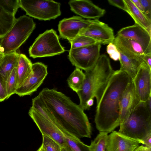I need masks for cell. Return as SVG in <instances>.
I'll use <instances>...</instances> for the list:
<instances>
[{
	"label": "cell",
	"mask_w": 151,
	"mask_h": 151,
	"mask_svg": "<svg viewBox=\"0 0 151 151\" xmlns=\"http://www.w3.org/2000/svg\"><path fill=\"white\" fill-rule=\"evenodd\" d=\"M108 1L111 5L118 7L130 14V11L124 0H108Z\"/></svg>",
	"instance_id": "32"
},
{
	"label": "cell",
	"mask_w": 151,
	"mask_h": 151,
	"mask_svg": "<svg viewBox=\"0 0 151 151\" xmlns=\"http://www.w3.org/2000/svg\"><path fill=\"white\" fill-rule=\"evenodd\" d=\"M28 114L42 135L46 136L54 139L61 147L68 146L65 139V135L54 124L31 107L29 110Z\"/></svg>",
	"instance_id": "10"
},
{
	"label": "cell",
	"mask_w": 151,
	"mask_h": 151,
	"mask_svg": "<svg viewBox=\"0 0 151 151\" xmlns=\"http://www.w3.org/2000/svg\"><path fill=\"white\" fill-rule=\"evenodd\" d=\"M106 52L110 57L114 61L119 60L120 53L116 46L113 43H110L106 47Z\"/></svg>",
	"instance_id": "31"
},
{
	"label": "cell",
	"mask_w": 151,
	"mask_h": 151,
	"mask_svg": "<svg viewBox=\"0 0 151 151\" xmlns=\"http://www.w3.org/2000/svg\"><path fill=\"white\" fill-rule=\"evenodd\" d=\"M1 39H0V41H1Z\"/></svg>",
	"instance_id": "44"
},
{
	"label": "cell",
	"mask_w": 151,
	"mask_h": 151,
	"mask_svg": "<svg viewBox=\"0 0 151 151\" xmlns=\"http://www.w3.org/2000/svg\"><path fill=\"white\" fill-rule=\"evenodd\" d=\"M0 5L5 11L14 16L20 7L19 0H0Z\"/></svg>",
	"instance_id": "29"
},
{
	"label": "cell",
	"mask_w": 151,
	"mask_h": 151,
	"mask_svg": "<svg viewBox=\"0 0 151 151\" xmlns=\"http://www.w3.org/2000/svg\"><path fill=\"white\" fill-rule=\"evenodd\" d=\"M32 64L24 54H20L16 67L17 88L22 84L31 73Z\"/></svg>",
	"instance_id": "20"
},
{
	"label": "cell",
	"mask_w": 151,
	"mask_h": 151,
	"mask_svg": "<svg viewBox=\"0 0 151 151\" xmlns=\"http://www.w3.org/2000/svg\"><path fill=\"white\" fill-rule=\"evenodd\" d=\"M140 102L132 81L124 91L120 101V125L127 120Z\"/></svg>",
	"instance_id": "15"
},
{
	"label": "cell",
	"mask_w": 151,
	"mask_h": 151,
	"mask_svg": "<svg viewBox=\"0 0 151 151\" xmlns=\"http://www.w3.org/2000/svg\"><path fill=\"white\" fill-rule=\"evenodd\" d=\"M117 35L135 40L142 47L145 54L151 53V35L138 24L123 27Z\"/></svg>",
	"instance_id": "13"
},
{
	"label": "cell",
	"mask_w": 151,
	"mask_h": 151,
	"mask_svg": "<svg viewBox=\"0 0 151 151\" xmlns=\"http://www.w3.org/2000/svg\"><path fill=\"white\" fill-rule=\"evenodd\" d=\"M117 50L120 55V70L125 72L133 80L144 61L140 58Z\"/></svg>",
	"instance_id": "18"
},
{
	"label": "cell",
	"mask_w": 151,
	"mask_h": 151,
	"mask_svg": "<svg viewBox=\"0 0 151 151\" xmlns=\"http://www.w3.org/2000/svg\"><path fill=\"white\" fill-rule=\"evenodd\" d=\"M108 134L100 132L89 146L90 151H106Z\"/></svg>",
	"instance_id": "25"
},
{
	"label": "cell",
	"mask_w": 151,
	"mask_h": 151,
	"mask_svg": "<svg viewBox=\"0 0 151 151\" xmlns=\"http://www.w3.org/2000/svg\"><path fill=\"white\" fill-rule=\"evenodd\" d=\"M70 10L81 17L88 19H98L106 11L88 0H71L68 2Z\"/></svg>",
	"instance_id": "17"
},
{
	"label": "cell",
	"mask_w": 151,
	"mask_h": 151,
	"mask_svg": "<svg viewBox=\"0 0 151 151\" xmlns=\"http://www.w3.org/2000/svg\"><path fill=\"white\" fill-rule=\"evenodd\" d=\"M65 136V140L71 151H90L89 146L81 141Z\"/></svg>",
	"instance_id": "27"
},
{
	"label": "cell",
	"mask_w": 151,
	"mask_h": 151,
	"mask_svg": "<svg viewBox=\"0 0 151 151\" xmlns=\"http://www.w3.org/2000/svg\"><path fill=\"white\" fill-rule=\"evenodd\" d=\"M143 9V13L151 20V0H139Z\"/></svg>",
	"instance_id": "33"
},
{
	"label": "cell",
	"mask_w": 151,
	"mask_h": 151,
	"mask_svg": "<svg viewBox=\"0 0 151 151\" xmlns=\"http://www.w3.org/2000/svg\"><path fill=\"white\" fill-rule=\"evenodd\" d=\"M132 81L125 72L120 69L115 70L112 76L96 105L94 122L100 132L108 133L120 126V101Z\"/></svg>",
	"instance_id": "2"
},
{
	"label": "cell",
	"mask_w": 151,
	"mask_h": 151,
	"mask_svg": "<svg viewBox=\"0 0 151 151\" xmlns=\"http://www.w3.org/2000/svg\"><path fill=\"white\" fill-rule=\"evenodd\" d=\"M85 77L82 70L76 68L67 79L69 87L77 93L80 89Z\"/></svg>",
	"instance_id": "24"
},
{
	"label": "cell",
	"mask_w": 151,
	"mask_h": 151,
	"mask_svg": "<svg viewBox=\"0 0 151 151\" xmlns=\"http://www.w3.org/2000/svg\"><path fill=\"white\" fill-rule=\"evenodd\" d=\"M151 68L144 61L132 80L141 102H145L151 96Z\"/></svg>",
	"instance_id": "14"
},
{
	"label": "cell",
	"mask_w": 151,
	"mask_h": 151,
	"mask_svg": "<svg viewBox=\"0 0 151 151\" xmlns=\"http://www.w3.org/2000/svg\"><path fill=\"white\" fill-rule=\"evenodd\" d=\"M144 102L148 110L151 112V96Z\"/></svg>",
	"instance_id": "38"
},
{
	"label": "cell",
	"mask_w": 151,
	"mask_h": 151,
	"mask_svg": "<svg viewBox=\"0 0 151 151\" xmlns=\"http://www.w3.org/2000/svg\"><path fill=\"white\" fill-rule=\"evenodd\" d=\"M4 54H3L0 51V65H1L4 57Z\"/></svg>",
	"instance_id": "42"
},
{
	"label": "cell",
	"mask_w": 151,
	"mask_h": 151,
	"mask_svg": "<svg viewBox=\"0 0 151 151\" xmlns=\"http://www.w3.org/2000/svg\"><path fill=\"white\" fill-rule=\"evenodd\" d=\"M78 35L88 37L103 45L113 43L115 38L112 28L98 19H93L91 24L81 30Z\"/></svg>",
	"instance_id": "11"
},
{
	"label": "cell",
	"mask_w": 151,
	"mask_h": 151,
	"mask_svg": "<svg viewBox=\"0 0 151 151\" xmlns=\"http://www.w3.org/2000/svg\"><path fill=\"white\" fill-rule=\"evenodd\" d=\"M119 132L131 138L141 141L151 133V112L144 102H140L129 118L120 125Z\"/></svg>",
	"instance_id": "5"
},
{
	"label": "cell",
	"mask_w": 151,
	"mask_h": 151,
	"mask_svg": "<svg viewBox=\"0 0 151 151\" xmlns=\"http://www.w3.org/2000/svg\"><path fill=\"white\" fill-rule=\"evenodd\" d=\"M42 145L45 151H60L61 147L54 139L46 136L42 135Z\"/></svg>",
	"instance_id": "30"
},
{
	"label": "cell",
	"mask_w": 151,
	"mask_h": 151,
	"mask_svg": "<svg viewBox=\"0 0 151 151\" xmlns=\"http://www.w3.org/2000/svg\"><path fill=\"white\" fill-rule=\"evenodd\" d=\"M141 143L145 145V147L151 149V133L148 134L141 141Z\"/></svg>",
	"instance_id": "35"
},
{
	"label": "cell",
	"mask_w": 151,
	"mask_h": 151,
	"mask_svg": "<svg viewBox=\"0 0 151 151\" xmlns=\"http://www.w3.org/2000/svg\"><path fill=\"white\" fill-rule=\"evenodd\" d=\"M47 65L41 62L32 64V71L22 84L17 88L15 94L20 97L30 95L37 90L48 74Z\"/></svg>",
	"instance_id": "9"
},
{
	"label": "cell",
	"mask_w": 151,
	"mask_h": 151,
	"mask_svg": "<svg viewBox=\"0 0 151 151\" xmlns=\"http://www.w3.org/2000/svg\"><path fill=\"white\" fill-rule=\"evenodd\" d=\"M32 18L26 15L16 18L13 26L1 40L0 51L4 54L17 52L35 27Z\"/></svg>",
	"instance_id": "4"
},
{
	"label": "cell",
	"mask_w": 151,
	"mask_h": 151,
	"mask_svg": "<svg viewBox=\"0 0 151 151\" xmlns=\"http://www.w3.org/2000/svg\"><path fill=\"white\" fill-rule=\"evenodd\" d=\"M94 100L93 99H91L87 101L86 103L87 110H89L93 104Z\"/></svg>",
	"instance_id": "40"
},
{
	"label": "cell",
	"mask_w": 151,
	"mask_h": 151,
	"mask_svg": "<svg viewBox=\"0 0 151 151\" xmlns=\"http://www.w3.org/2000/svg\"><path fill=\"white\" fill-rule=\"evenodd\" d=\"M31 107L54 124L65 135L78 140L91 138V125L84 110L56 88H43L32 99Z\"/></svg>",
	"instance_id": "1"
},
{
	"label": "cell",
	"mask_w": 151,
	"mask_h": 151,
	"mask_svg": "<svg viewBox=\"0 0 151 151\" xmlns=\"http://www.w3.org/2000/svg\"><path fill=\"white\" fill-rule=\"evenodd\" d=\"M100 44H96L70 49L68 58L73 65L84 70L90 69L95 65L100 56Z\"/></svg>",
	"instance_id": "8"
},
{
	"label": "cell",
	"mask_w": 151,
	"mask_h": 151,
	"mask_svg": "<svg viewBox=\"0 0 151 151\" xmlns=\"http://www.w3.org/2000/svg\"><path fill=\"white\" fill-rule=\"evenodd\" d=\"M130 11L129 14L135 22L151 35V20L138 9L131 0H124Z\"/></svg>",
	"instance_id": "21"
},
{
	"label": "cell",
	"mask_w": 151,
	"mask_h": 151,
	"mask_svg": "<svg viewBox=\"0 0 151 151\" xmlns=\"http://www.w3.org/2000/svg\"><path fill=\"white\" fill-rule=\"evenodd\" d=\"M15 19L14 16L6 12L0 5V39L11 29Z\"/></svg>",
	"instance_id": "23"
},
{
	"label": "cell",
	"mask_w": 151,
	"mask_h": 151,
	"mask_svg": "<svg viewBox=\"0 0 151 151\" xmlns=\"http://www.w3.org/2000/svg\"><path fill=\"white\" fill-rule=\"evenodd\" d=\"M60 151H71L68 145L66 147H61Z\"/></svg>",
	"instance_id": "41"
},
{
	"label": "cell",
	"mask_w": 151,
	"mask_h": 151,
	"mask_svg": "<svg viewBox=\"0 0 151 151\" xmlns=\"http://www.w3.org/2000/svg\"><path fill=\"white\" fill-rule=\"evenodd\" d=\"M6 86L8 99L15 93L17 88L16 67L13 69L6 80Z\"/></svg>",
	"instance_id": "28"
},
{
	"label": "cell",
	"mask_w": 151,
	"mask_h": 151,
	"mask_svg": "<svg viewBox=\"0 0 151 151\" xmlns=\"http://www.w3.org/2000/svg\"><path fill=\"white\" fill-rule=\"evenodd\" d=\"M7 99L6 81L0 75V102Z\"/></svg>",
	"instance_id": "34"
},
{
	"label": "cell",
	"mask_w": 151,
	"mask_h": 151,
	"mask_svg": "<svg viewBox=\"0 0 151 151\" xmlns=\"http://www.w3.org/2000/svg\"><path fill=\"white\" fill-rule=\"evenodd\" d=\"M27 15L40 20L55 19L61 14L60 4L52 0H19Z\"/></svg>",
	"instance_id": "7"
},
{
	"label": "cell",
	"mask_w": 151,
	"mask_h": 151,
	"mask_svg": "<svg viewBox=\"0 0 151 151\" xmlns=\"http://www.w3.org/2000/svg\"><path fill=\"white\" fill-rule=\"evenodd\" d=\"M134 151H151V149L142 145L139 146Z\"/></svg>",
	"instance_id": "39"
},
{
	"label": "cell",
	"mask_w": 151,
	"mask_h": 151,
	"mask_svg": "<svg viewBox=\"0 0 151 151\" xmlns=\"http://www.w3.org/2000/svg\"><path fill=\"white\" fill-rule=\"evenodd\" d=\"M19 54L17 52L4 55L0 65V75L6 81L13 69L17 67Z\"/></svg>",
	"instance_id": "22"
},
{
	"label": "cell",
	"mask_w": 151,
	"mask_h": 151,
	"mask_svg": "<svg viewBox=\"0 0 151 151\" xmlns=\"http://www.w3.org/2000/svg\"><path fill=\"white\" fill-rule=\"evenodd\" d=\"M136 7L143 13V9L142 6L139 0H131Z\"/></svg>",
	"instance_id": "37"
},
{
	"label": "cell",
	"mask_w": 151,
	"mask_h": 151,
	"mask_svg": "<svg viewBox=\"0 0 151 151\" xmlns=\"http://www.w3.org/2000/svg\"><path fill=\"white\" fill-rule=\"evenodd\" d=\"M65 51L56 32L51 29L38 36L29 48V53L30 57L35 58L59 55Z\"/></svg>",
	"instance_id": "6"
},
{
	"label": "cell",
	"mask_w": 151,
	"mask_h": 151,
	"mask_svg": "<svg viewBox=\"0 0 151 151\" xmlns=\"http://www.w3.org/2000/svg\"><path fill=\"white\" fill-rule=\"evenodd\" d=\"M113 43L118 49L142 59L145 54L140 45L133 40L117 35Z\"/></svg>",
	"instance_id": "19"
},
{
	"label": "cell",
	"mask_w": 151,
	"mask_h": 151,
	"mask_svg": "<svg viewBox=\"0 0 151 151\" xmlns=\"http://www.w3.org/2000/svg\"><path fill=\"white\" fill-rule=\"evenodd\" d=\"M92 20L85 19L78 16L64 18L59 22L58 25L59 36L69 42L78 35L81 29L91 24Z\"/></svg>",
	"instance_id": "12"
},
{
	"label": "cell",
	"mask_w": 151,
	"mask_h": 151,
	"mask_svg": "<svg viewBox=\"0 0 151 151\" xmlns=\"http://www.w3.org/2000/svg\"><path fill=\"white\" fill-rule=\"evenodd\" d=\"M140 143L139 140L113 131L108 136L106 151H134Z\"/></svg>",
	"instance_id": "16"
},
{
	"label": "cell",
	"mask_w": 151,
	"mask_h": 151,
	"mask_svg": "<svg viewBox=\"0 0 151 151\" xmlns=\"http://www.w3.org/2000/svg\"><path fill=\"white\" fill-rule=\"evenodd\" d=\"M115 71L108 56L102 54L92 68L85 71L83 84L77 93L80 101L79 105L84 111L87 110L86 103L90 99L95 98L96 105L98 104Z\"/></svg>",
	"instance_id": "3"
},
{
	"label": "cell",
	"mask_w": 151,
	"mask_h": 151,
	"mask_svg": "<svg viewBox=\"0 0 151 151\" xmlns=\"http://www.w3.org/2000/svg\"><path fill=\"white\" fill-rule=\"evenodd\" d=\"M142 59L151 68V53L144 54L142 56Z\"/></svg>",
	"instance_id": "36"
},
{
	"label": "cell",
	"mask_w": 151,
	"mask_h": 151,
	"mask_svg": "<svg viewBox=\"0 0 151 151\" xmlns=\"http://www.w3.org/2000/svg\"><path fill=\"white\" fill-rule=\"evenodd\" d=\"M69 42L71 44L70 49L100 44L98 42L90 37L81 35H78Z\"/></svg>",
	"instance_id": "26"
},
{
	"label": "cell",
	"mask_w": 151,
	"mask_h": 151,
	"mask_svg": "<svg viewBox=\"0 0 151 151\" xmlns=\"http://www.w3.org/2000/svg\"><path fill=\"white\" fill-rule=\"evenodd\" d=\"M37 151H45L41 145Z\"/></svg>",
	"instance_id": "43"
}]
</instances>
